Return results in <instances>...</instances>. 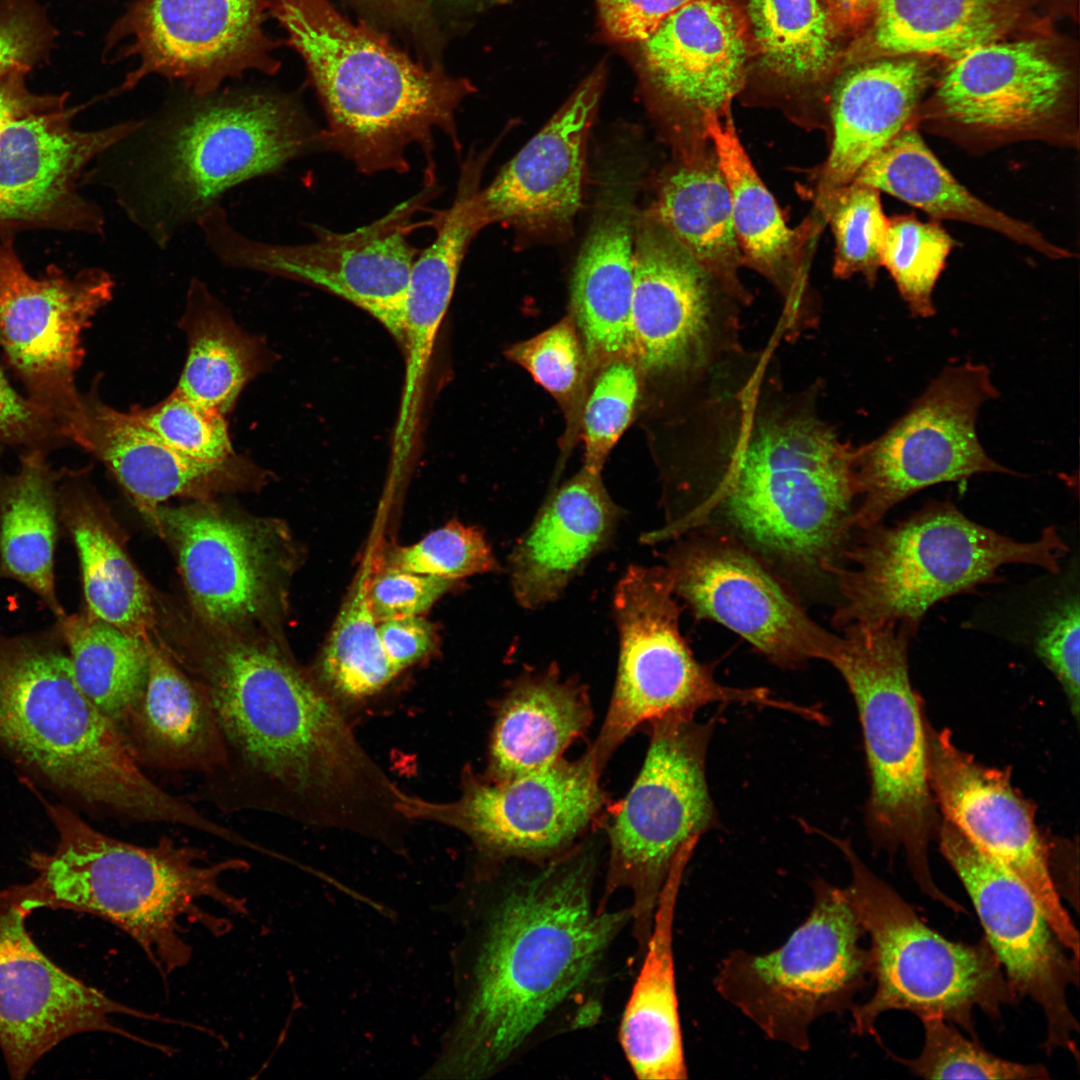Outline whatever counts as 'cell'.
I'll use <instances>...</instances> for the list:
<instances>
[{
    "label": "cell",
    "instance_id": "cell-33",
    "mask_svg": "<svg viewBox=\"0 0 1080 1080\" xmlns=\"http://www.w3.org/2000/svg\"><path fill=\"white\" fill-rule=\"evenodd\" d=\"M928 79L926 67L913 58L857 62L837 74L830 95L833 141L818 198L851 183L872 157L914 124Z\"/></svg>",
    "mask_w": 1080,
    "mask_h": 1080
},
{
    "label": "cell",
    "instance_id": "cell-51",
    "mask_svg": "<svg viewBox=\"0 0 1080 1080\" xmlns=\"http://www.w3.org/2000/svg\"><path fill=\"white\" fill-rule=\"evenodd\" d=\"M818 202L835 238L834 275L847 279L861 274L873 286L888 226L880 191L851 182L818 198Z\"/></svg>",
    "mask_w": 1080,
    "mask_h": 1080
},
{
    "label": "cell",
    "instance_id": "cell-60",
    "mask_svg": "<svg viewBox=\"0 0 1080 1080\" xmlns=\"http://www.w3.org/2000/svg\"><path fill=\"white\" fill-rule=\"evenodd\" d=\"M411 31L422 32L433 24L429 0H360Z\"/></svg>",
    "mask_w": 1080,
    "mask_h": 1080
},
{
    "label": "cell",
    "instance_id": "cell-52",
    "mask_svg": "<svg viewBox=\"0 0 1080 1080\" xmlns=\"http://www.w3.org/2000/svg\"><path fill=\"white\" fill-rule=\"evenodd\" d=\"M584 399L580 427L584 441V467L602 472L605 461L629 427L641 395L642 373L627 358L601 365Z\"/></svg>",
    "mask_w": 1080,
    "mask_h": 1080
},
{
    "label": "cell",
    "instance_id": "cell-1",
    "mask_svg": "<svg viewBox=\"0 0 1080 1080\" xmlns=\"http://www.w3.org/2000/svg\"><path fill=\"white\" fill-rule=\"evenodd\" d=\"M777 343L734 350L686 401L679 502L642 538L712 529L790 587L828 586L855 530L854 446L821 415L820 379L786 385Z\"/></svg>",
    "mask_w": 1080,
    "mask_h": 1080
},
{
    "label": "cell",
    "instance_id": "cell-20",
    "mask_svg": "<svg viewBox=\"0 0 1080 1080\" xmlns=\"http://www.w3.org/2000/svg\"><path fill=\"white\" fill-rule=\"evenodd\" d=\"M942 855L966 890L992 951L1018 998L1045 1018L1047 1054L1063 1050L1078 1062L1079 1025L1068 991L1079 984V959L1061 942L1029 889L941 818Z\"/></svg>",
    "mask_w": 1080,
    "mask_h": 1080
},
{
    "label": "cell",
    "instance_id": "cell-24",
    "mask_svg": "<svg viewBox=\"0 0 1080 1080\" xmlns=\"http://www.w3.org/2000/svg\"><path fill=\"white\" fill-rule=\"evenodd\" d=\"M636 45L643 83L681 135L680 149L708 138V115L731 112L752 66L749 35L736 0L691 1Z\"/></svg>",
    "mask_w": 1080,
    "mask_h": 1080
},
{
    "label": "cell",
    "instance_id": "cell-29",
    "mask_svg": "<svg viewBox=\"0 0 1080 1080\" xmlns=\"http://www.w3.org/2000/svg\"><path fill=\"white\" fill-rule=\"evenodd\" d=\"M67 441L101 461L158 527L159 504L173 497H207L259 481L262 471L237 453L222 462L187 457L128 412L103 402L97 385L84 394L61 425Z\"/></svg>",
    "mask_w": 1080,
    "mask_h": 1080
},
{
    "label": "cell",
    "instance_id": "cell-58",
    "mask_svg": "<svg viewBox=\"0 0 1080 1080\" xmlns=\"http://www.w3.org/2000/svg\"><path fill=\"white\" fill-rule=\"evenodd\" d=\"M694 0H596L604 33L611 40L638 43L670 14Z\"/></svg>",
    "mask_w": 1080,
    "mask_h": 1080
},
{
    "label": "cell",
    "instance_id": "cell-55",
    "mask_svg": "<svg viewBox=\"0 0 1080 1080\" xmlns=\"http://www.w3.org/2000/svg\"><path fill=\"white\" fill-rule=\"evenodd\" d=\"M1079 626L1078 597H1069L1048 613L1035 640L1036 653L1060 683L1075 720L1080 704Z\"/></svg>",
    "mask_w": 1080,
    "mask_h": 1080
},
{
    "label": "cell",
    "instance_id": "cell-45",
    "mask_svg": "<svg viewBox=\"0 0 1080 1080\" xmlns=\"http://www.w3.org/2000/svg\"><path fill=\"white\" fill-rule=\"evenodd\" d=\"M74 677L115 726L144 689L149 670V638L127 633L90 612L56 621Z\"/></svg>",
    "mask_w": 1080,
    "mask_h": 1080
},
{
    "label": "cell",
    "instance_id": "cell-46",
    "mask_svg": "<svg viewBox=\"0 0 1080 1080\" xmlns=\"http://www.w3.org/2000/svg\"><path fill=\"white\" fill-rule=\"evenodd\" d=\"M361 575L333 626L321 660V675L330 689L347 699L373 695L400 672L389 660L366 595Z\"/></svg>",
    "mask_w": 1080,
    "mask_h": 1080
},
{
    "label": "cell",
    "instance_id": "cell-12",
    "mask_svg": "<svg viewBox=\"0 0 1080 1080\" xmlns=\"http://www.w3.org/2000/svg\"><path fill=\"white\" fill-rule=\"evenodd\" d=\"M665 566L631 565L618 581L613 610L619 659L612 698L591 746L605 768L640 725L674 714H694L712 703L752 704L808 717L810 708L776 699L766 688L719 683L699 662L680 631L681 609Z\"/></svg>",
    "mask_w": 1080,
    "mask_h": 1080
},
{
    "label": "cell",
    "instance_id": "cell-54",
    "mask_svg": "<svg viewBox=\"0 0 1080 1080\" xmlns=\"http://www.w3.org/2000/svg\"><path fill=\"white\" fill-rule=\"evenodd\" d=\"M392 567L455 581L495 571L498 563L479 529L450 521L417 543L398 549Z\"/></svg>",
    "mask_w": 1080,
    "mask_h": 1080
},
{
    "label": "cell",
    "instance_id": "cell-8",
    "mask_svg": "<svg viewBox=\"0 0 1080 1080\" xmlns=\"http://www.w3.org/2000/svg\"><path fill=\"white\" fill-rule=\"evenodd\" d=\"M835 575L840 595L832 623L901 622L914 634L937 602L999 581L1008 564L1052 573L1069 548L1054 527L1020 542L967 518L947 501H932L906 518L859 530Z\"/></svg>",
    "mask_w": 1080,
    "mask_h": 1080
},
{
    "label": "cell",
    "instance_id": "cell-34",
    "mask_svg": "<svg viewBox=\"0 0 1080 1080\" xmlns=\"http://www.w3.org/2000/svg\"><path fill=\"white\" fill-rule=\"evenodd\" d=\"M637 215L624 195L600 205L582 245L570 287V317L592 374L606 362L632 358L631 308Z\"/></svg>",
    "mask_w": 1080,
    "mask_h": 1080
},
{
    "label": "cell",
    "instance_id": "cell-39",
    "mask_svg": "<svg viewBox=\"0 0 1080 1080\" xmlns=\"http://www.w3.org/2000/svg\"><path fill=\"white\" fill-rule=\"evenodd\" d=\"M102 512L82 472L62 469L59 522L79 557L87 611L127 633L148 638L154 623L149 590Z\"/></svg>",
    "mask_w": 1080,
    "mask_h": 1080
},
{
    "label": "cell",
    "instance_id": "cell-9",
    "mask_svg": "<svg viewBox=\"0 0 1080 1080\" xmlns=\"http://www.w3.org/2000/svg\"><path fill=\"white\" fill-rule=\"evenodd\" d=\"M910 627L901 622L842 629L826 662L852 694L870 777L866 823L873 842L903 852L920 891L947 908L955 900L935 883L929 847L941 818L927 772V722L908 669Z\"/></svg>",
    "mask_w": 1080,
    "mask_h": 1080
},
{
    "label": "cell",
    "instance_id": "cell-19",
    "mask_svg": "<svg viewBox=\"0 0 1080 1080\" xmlns=\"http://www.w3.org/2000/svg\"><path fill=\"white\" fill-rule=\"evenodd\" d=\"M604 768L592 747L580 758H563L502 781L466 777L461 795L431 802L402 791L399 811L465 834L484 856L540 857L566 847L604 803Z\"/></svg>",
    "mask_w": 1080,
    "mask_h": 1080
},
{
    "label": "cell",
    "instance_id": "cell-49",
    "mask_svg": "<svg viewBox=\"0 0 1080 1080\" xmlns=\"http://www.w3.org/2000/svg\"><path fill=\"white\" fill-rule=\"evenodd\" d=\"M924 1043L915 1058L900 1057L879 1045L913 1075L925 1079L1047 1080L1048 1069L1042 1064H1025L1001 1058L978 1040L967 1038L958 1027L939 1016L920 1018Z\"/></svg>",
    "mask_w": 1080,
    "mask_h": 1080
},
{
    "label": "cell",
    "instance_id": "cell-47",
    "mask_svg": "<svg viewBox=\"0 0 1080 1080\" xmlns=\"http://www.w3.org/2000/svg\"><path fill=\"white\" fill-rule=\"evenodd\" d=\"M53 34L34 0H8L0 6V134L19 118L66 107V94H36L26 84Z\"/></svg>",
    "mask_w": 1080,
    "mask_h": 1080
},
{
    "label": "cell",
    "instance_id": "cell-22",
    "mask_svg": "<svg viewBox=\"0 0 1080 1080\" xmlns=\"http://www.w3.org/2000/svg\"><path fill=\"white\" fill-rule=\"evenodd\" d=\"M927 772L941 818L1029 889L1058 938L1079 958V933L1055 886L1035 808L1012 786L1008 769L980 763L954 744L949 730L927 722Z\"/></svg>",
    "mask_w": 1080,
    "mask_h": 1080
},
{
    "label": "cell",
    "instance_id": "cell-57",
    "mask_svg": "<svg viewBox=\"0 0 1080 1080\" xmlns=\"http://www.w3.org/2000/svg\"><path fill=\"white\" fill-rule=\"evenodd\" d=\"M66 441L57 420L19 394L0 369V444L48 454Z\"/></svg>",
    "mask_w": 1080,
    "mask_h": 1080
},
{
    "label": "cell",
    "instance_id": "cell-15",
    "mask_svg": "<svg viewBox=\"0 0 1080 1080\" xmlns=\"http://www.w3.org/2000/svg\"><path fill=\"white\" fill-rule=\"evenodd\" d=\"M651 723L649 748L608 828L609 879L632 889V914L651 924L679 850L718 824L706 778L714 719L674 714Z\"/></svg>",
    "mask_w": 1080,
    "mask_h": 1080
},
{
    "label": "cell",
    "instance_id": "cell-35",
    "mask_svg": "<svg viewBox=\"0 0 1080 1080\" xmlns=\"http://www.w3.org/2000/svg\"><path fill=\"white\" fill-rule=\"evenodd\" d=\"M698 840L677 853L659 893L640 974L626 1005L620 1042L642 1080L686 1079L673 956L675 908L685 868Z\"/></svg>",
    "mask_w": 1080,
    "mask_h": 1080
},
{
    "label": "cell",
    "instance_id": "cell-59",
    "mask_svg": "<svg viewBox=\"0 0 1080 1080\" xmlns=\"http://www.w3.org/2000/svg\"><path fill=\"white\" fill-rule=\"evenodd\" d=\"M379 623L378 633L383 648L399 672L423 659L436 646L433 626L419 615Z\"/></svg>",
    "mask_w": 1080,
    "mask_h": 1080
},
{
    "label": "cell",
    "instance_id": "cell-43",
    "mask_svg": "<svg viewBox=\"0 0 1080 1080\" xmlns=\"http://www.w3.org/2000/svg\"><path fill=\"white\" fill-rule=\"evenodd\" d=\"M1011 16L1008 0H881L863 47L954 61L996 41Z\"/></svg>",
    "mask_w": 1080,
    "mask_h": 1080
},
{
    "label": "cell",
    "instance_id": "cell-5",
    "mask_svg": "<svg viewBox=\"0 0 1080 1080\" xmlns=\"http://www.w3.org/2000/svg\"><path fill=\"white\" fill-rule=\"evenodd\" d=\"M44 805L57 832L55 848L32 852L33 880L3 890L28 916L40 908L98 916L130 936L165 979L191 960L184 923L216 936L231 929L204 903L247 914L245 900L223 886L225 875L249 869L246 860L211 861L205 850L168 836L150 846L129 843L99 831L67 806Z\"/></svg>",
    "mask_w": 1080,
    "mask_h": 1080
},
{
    "label": "cell",
    "instance_id": "cell-41",
    "mask_svg": "<svg viewBox=\"0 0 1080 1080\" xmlns=\"http://www.w3.org/2000/svg\"><path fill=\"white\" fill-rule=\"evenodd\" d=\"M61 473L47 454L24 452L18 471L5 475L0 490V576L27 587L56 619L66 614L54 573Z\"/></svg>",
    "mask_w": 1080,
    "mask_h": 1080
},
{
    "label": "cell",
    "instance_id": "cell-3",
    "mask_svg": "<svg viewBox=\"0 0 1080 1080\" xmlns=\"http://www.w3.org/2000/svg\"><path fill=\"white\" fill-rule=\"evenodd\" d=\"M594 868L578 848L461 917L455 1013L425 1078L494 1074L591 978L632 915L594 908Z\"/></svg>",
    "mask_w": 1080,
    "mask_h": 1080
},
{
    "label": "cell",
    "instance_id": "cell-23",
    "mask_svg": "<svg viewBox=\"0 0 1080 1080\" xmlns=\"http://www.w3.org/2000/svg\"><path fill=\"white\" fill-rule=\"evenodd\" d=\"M25 914L0 892V1048L13 1079L67 1038L106 1032L162 1051L122 1029L113 1015L177 1022L119 1003L52 962L26 929Z\"/></svg>",
    "mask_w": 1080,
    "mask_h": 1080
},
{
    "label": "cell",
    "instance_id": "cell-13",
    "mask_svg": "<svg viewBox=\"0 0 1080 1080\" xmlns=\"http://www.w3.org/2000/svg\"><path fill=\"white\" fill-rule=\"evenodd\" d=\"M662 224L637 215L631 308L632 358L643 376L679 387L686 400L741 347V309Z\"/></svg>",
    "mask_w": 1080,
    "mask_h": 1080
},
{
    "label": "cell",
    "instance_id": "cell-25",
    "mask_svg": "<svg viewBox=\"0 0 1080 1080\" xmlns=\"http://www.w3.org/2000/svg\"><path fill=\"white\" fill-rule=\"evenodd\" d=\"M1068 83L1038 43L993 41L946 69L935 95L938 119L951 133L986 143L1071 140L1060 126Z\"/></svg>",
    "mask_w": 1080,
    "mask_h": 1080
},
{
    "label": "cell",
    "instance_id": "cell-38",
    "mask_svg": "<svg viewBox=\"0 0 1080 1080\" xmlns=\"http://www.w3.org/2000/svg\"><path fill=\"white\" fill-rule=\"evenodd\" d=\"M654 213L690 255L746 304L752 295L738 270L741 253L729 189L709 140L680 152L664 176Z\"/></svg>",
    "mask_w": 1080,
    "mask_h": 1080
},
{
    "label": "cell",
    "instance_id": "cell-21",
    "mask_svg": "<svg viewBox=\"0 0 1080 1080\" xmlns=\"http://www.w3.org/2000/svg\"><path fill=\"white\" fill-rule=\"evenodd\" d=\"M113 291V278L99 268L31 276L12 237L1 238L0 347L27 397L60 427L80 396L75 376L84 357L83 332Z\"/></svg>",
    "mask_w": 1080,
    "mask_h": 1080
},
{
    "label": "cell",
    "instance_id": "cell-37",
    "mask_svg": "<svg viewBox=\"0 0 1080 1080\" xmlns=\"http://www.w3.org/2000/svg\"><path fill=\"white\" fill-rule=\"evenodd\" d=\"M852 182L888 193L934 219L957 220L993 230L1052 259L1073 257L1029 223L972 194L942 165L915 124L907 126L872 157Z\"/></svg>",
    "mask_w": 1080,
    "mask_h": 1080
},
{
    "label": "cell",
    "instance_id": "cell-10",
    "mask_svg": "<svg viewBox=\"0 0 1080 1080\" xmlns=\"http://www.w3.org/2000/svg\"><path fill=\"white\" fill-rule=\"evenodd\" d=\"M847 861V899L868 936L871 996L849 1011L851 1032L880 1039L876 1023L899 1010L919 1019L939 1016L977 1040L974 1012L997 1021L1019 998L987 940L952 941L929 927L913 907L874 874L848 840L824 834Z\"/></svg>",
    "mask_w": 1080,
    "mask_h": 1080
},
{
    "label": "cell",
    "instance_id": "cell-6",
    "mask_svg": "<svg viewBox=\"0 0 1080 1080\" xmlns=\"http://www.w3.org/2000/svg\"><path fill=\"white\" fill-rule=\"evenodd\" d=\"M268 13L302 58L322 103L327 127L319 143L365 174L406 172L413 144L432 165L436 129L459 148L455 112L474 91L468 80L415 61L330 0H268Z\"/></svg>",
    "mask_w": 1080,
    "mask_h": 1080
},
{
    "label": "cell",
    "instance_id": "cell-18",
    "mask_svg": "<svg viewBox=\"0 0 1080 1080\" xmlns=\"http://www.w3.org/2000/svg\"><path fill=\"white\" fill-rule=\"evenodd\" d=\"M268 0H135L112 26L107 50L137 66L115 93L158 75L197 95L248 71L274 75L278 45L264 30Z\"/></svg>",
    "mask_w": 1080,
    "mask_h": 1080
},
{
    "label": "cell",
    "instance_id": "cell-17",
    "mask_svg": "<svg viewBox=\"0 0 1080 1080\" xmlns=\"http://www.w3.org/2000/svg\"><path fill=\"white\" fill-rule=\"evenodd\" d=\"M673 540L664 566L675 595L696 619L726 627L782 668L828 660L839 635L818 624L753 552L707 528Z\"/></svg>",
    "mask_w": 1080,
    "mask_h": 1080
},
{
    "label": "cell",
    "instance_id": "cell-30",
    "mask_svg": "<svg viewBox=\"0 0 1080 1080\" xmlns=\"http://www.w3.org/2000/svg\"><path fill=\"white\" fill-rule=\"evenodd\" d=\"M704 128L729 189L742 265L775 287L782 301L775 335L795 341L820 321L803 264L812 226L808 223L791 229L786 225L738 138L731 112L708 115Z\"/></svg>",
    "mask_w": 1080,
    "mask_h": 1080
},
{
    "label": "cell",
    "instance_id": "cell-4",
    "mask_svg": "<svg viewBox=\"0 0 1080 1080\" xmlns=\"http://www.w3.org/2000/svg\"><path fill=\"white\" fill-rule=\"evenodd\" d=\"M318 141L295 100L270 89L182 93L106 152L128 220L165 249L234 187L274 174Z\"/></svg>",
    "mask_w": 1080,
    "mask_h": 1080
},
{
    "label": "cell",
    "instance_id": "cell-32",
    "mask_svg": "<svg viewBox=\"0 0 1080 1080\" xmlns=\"http://www.w3.org/2000/svg\"><path fill=\"white\" fill-rule=\"evenodd\" d=\"M149 670L139 697L116 726L145 770L216 776L226 761L213 708L201 686L151 640Z\"/></svg>",
    "mask_w": 1080,
    "mask_h": 1080
},
{
    "label": "cell",
    "instance_id": "cell-61",
    "mask_svg": "<svg viewBox=\"0 0 1080 1080\" xmlns=\"http://www.w3.org/2000/svg\"><path fill=\"white\" fill-rule=\"evenodd\" d=\"M845 36L862 28L881 0H827Z\"/></svg>",
    "mask_w": 1080,
    "mask_h": 1080
},
{
    "label": "cell",
    "instance_id": "cell-14",
    "mask_svg": "<svg viewBox=\"0 0 1080 1080\" xmlns=\"http://www.w3.org/2000/svg\"><path fill=\"white\" fill-rule=\"evenodd\" d=\"M434 184L387 214L346 233L316 231L309 243L283 245L253 239L232 225L222 205L196 224L212 254L226 267L303 282L363 309L399 342L405 292L421 250L409 240L413 216L434 194Z\"/></svg>",
    "mask_w": 1080,
    "mask_h": 1080
},
{
    "label": "cell",
    "instance_id": "cell-28",
    "mask_svg": "<svg viewBox=\"0 0 1080 1080\" xmlns=\"http://www.w3.org/2000/svg\"><path fill=\"white\" fill-rule=\"evenodd\" d=\"M158 528L175 544L192 604L210 623L240 625L272 601L284 563L279 529L202 506L159 507Z\"/></svg>",
    "mask_w": 1080,
    "mask_h": 1080
},
{
    "label": "cell",
    "instance_id": "cell-40",
    "mask_svg": "<svg viewBox=\"0 0 1080 1080\" xmlns=\"http://www.w3.org/2000/svg\"><path fill=\"white\" fill-rule=\"evenodd\" d=\"M749 35L752 63L777 85L800 90L841 71L845 53L827 0H736Z\"/></svg>",
    "mask_w": 1080,
    "mask_h": 1080
},
{
    "label": "cell",
    "instance_id": "cell-56",
    "mask_svg": "<svg viewBox=\"0 0 1080 1080\" xmlns=\"http://www.w3.org/2000/svg\"><path fill=\"white\" fill-rule=\"evenodd\" d=\"M454 582L392 567L367 582V601L377 622L418 616L429 610Z\"/></svg>",
    "mask_w": 1080,
    "mask_h": 1080
},
{
    "label": "cell",
    "instance_id": "cell-44",
    "mask_svg": "<svg viewBox=\"0 0 1080 1080\" xmlns=\"http://www.w3.org/2000/svg\"><path fill=\"white\" fill-rule=\"evenodd\" d=\"M460 187L453 205L440 218L435 239L421 250L410 272L402 340L407 360L406 403L425 372L467 247L481 230L469 205L472 185L463 177Z\"/></svg>",
    "mask_w": 1080,
    "mask_h": 1080
},
{
    "label": "cell",
    "instance_id": "cell-48",
    "mask_svg": "<svg viewBox=\"0 0 1080 1080\" xmlns=\"http://www.w3.org/2000/svg\"><path fill=\"white\" fill-rule=\"evenodd\" d=\"M954 246V239L936 221L924 222L914 214L888 218L881 266L890 273L914 316L935 314L933 290Z\"/></svg>",
    "mask_w": 1080,
    "mask_h": 1080
},
{
    "label": "cell",
    "instance_id": "cell-36",
    "mask_svg": "<svg viewBox=\"0 0 1080 1080\" xmlns=\"http://www.w3.org/2000/svg\"><path fill=\"white\" fill-rule=\"evenodd\" d=\"M591 721L592 709L582 685L562 680L552 667L522 675L498 709L487 779L507 780L557 761Z\"/></svg>",
    "mask_w": 1080,
    "mask_h": 1080
},
{
    "label": "cell",
    "instance_id": "cell-2",
    "mask_svg": "<svg viewBox=\"0 0 1080 1080\" xmlns=\"http://www.w3.org/2000/svg\"><path fill=\"white\" fill-rule=\"evenodd\" d=\"M204 690L226 761L198 795L224 814L258 812L379 838L400 789L328 696L280 652L233 644L183 662Z\"/></svg>",
    "mask_w": 1080,
    "mask_h": 1080
},
{
    "label": "cell",
    "instance_id": "cell-53",
    "mask_svg": "<svg viewBox=\"0 0 1080 1080\" xmlns=\"http://www.w3.org/2000/svg\"><path fill=\"white\" fill-rule=\"evenodd\" d=\"M179 453L204 462H222L236 454L225 415L177 389L162 401L133 406L128 412Z\"/></svg>",
    "mask_w": 1080,
    "mask_h": 1080
},
{
    "label": "cell",
    "instance_id": "cell-42",
    "mask_svg": "<svg viewBox=\"0 0 1080 1080\" xmlns=\"http://www.w3.org/2000/svg\"><path fill=\"white\" fill-rule=\"evenodd\" d=\"M180 327L187 356L175 389L226 416L243 388L264 372L272 356L263 340L244 331L196 278L190 281Z\"/></svg>",
    "mask_w": 1080,
    "mask_h": 1080
},
{
    "label": "cell",
    "instance_id": "cell-62",
    "mask_svg": "<svg viewBox=\"0 0 1080 1080\" xmlns=\"http://www.w3.org/2000/svg\"><path fill=\"white\" fill-rule=\"evenodd\" d=\"M443 2L455 6L457 8H476L480 4H485L493 0H442Z\"/></svg>",
    "mask_w": 1080,
    "mask_h": 1080
},
{
    "label": "cell",
    "instance_id": "cell-31",
    "mask_svg": "<svg viewBox=\"0 0 1080 1080\" xmlns=\"http://www.w3.org/2000/svg\"><path fill=\"white\" fill-rule=\"evenodd\" d=\"M622 512L601 473L582 467L546 498L510 556L513 595L526 609L560 597L612 541Z\"/></svg>",
    "mask_w": 1080,
    "mask_h": 1080
},
{
    "label": "cell",
    "instance_id": "cell-27",
    "mask_svg": "<svg viewBox=\"0 0 1080 1080\" xmlns=\"http://www.w3.org/2000/svg\"><path fill=\"white\" fill-rule=\"evenodd\" d=\"M605 71L598 66L548 122L483 190L470 196L481 227L510 224L523 231H566L579 210L586 148Z\"/></svg>",
    "mask_w": 1080,
    "mask_h": 1080
},
{
    "label": "cell",
    "instance_id": "cell-7",
    "mask_svg": "<svg viewBox=\"0 0 1080 1080\" xmlns=\"http://www.w3.org/2000/svg\"><path fill=\"white\" fill-rule=\"evenodd\" d=\"M0 747L56 789L121 821L201 823L200 810L146 774L82 691L57 623L0 633Z\"/></svg>",
    "mask_w": 1080,
    "mask_h": 1080
},
{
    "label": "cell",
    "instance_id": "cell-16",
    "mask_svg": "<svg viewBox=\"0 0 1080 1080\" xmlns=\"http://www.w3.org/2000/svg\"><path fill=\"white\" fill-rule=\"evenodd\" d=\"M990 370L965 362L945 367L883 434L854 446L855 529L882 522L910 495L980 473L1015 474L994 461L977 434L984 403L998 397Z\"/></svg>",
    "mask_w": 1080,
    "mask_h": 1080
},
{
    "label": "cell",
    "instance_id": "cell-63",
    "mask_svg": "<svg viewBox=\"0 0 1080 1080\" xmlns=\"http://www.w3.org/2000/svg\"><path fill=\"white\" fill-rule=\"evenodd\" d=\"M4 477H5V474L2 473L1 466H0V490H1V486H2V483H3Z\"/></svg>",
    "mask_w": 1080,
    "mask_h": 1080
},
{
    "label": "cell",
    "instance_id": "cell-11",
    "mask_svg": "<svg viewBox=\"0 0 1080 1080\" xmlns=\"http://www.w3.org/2000/svg\"><path fill=\"white\" fill-rule=\"evenodd\" d=\"M805 920L778 948L764 954L734 949L713 978L717 994L770 1040L800 1052L811 1048V1027L856 1004L871 981L865 931L843 888L817 878Z\"/></svg>",
    "mask_w": 1080,
    "mask_h": 1080
},
{
    "label": "cell",
    "instance_id": "cell-50",
    "mask_svg": "<svg viewBox=\"0 0 1080 1080\" xmlns=\"http://www.w3.org/2000/svg\"><path fill=\"white\" fill-rule=\"evenodd\" d=\"M506 356L523 367L559 403L569 437L579 431L584 399L592 374L572 318L566 317L536 336L513 344Z\"/></svg>",
    "mask_w": 1080,
    "mask_h": 1080
},
{
    "label": "cell",
    "instance_id": "cell-26",
    "mask_svg": "<svg viewBox=\"0 0 1080 1080\" xmlns=\"http://www.w3.org/2000/svg\"><path fill=\"white\" fill-rule=\"evenodd\" d=\"M81 107L31 114L0 134V229L64 226L102 234L100 208L77 192L84 169L127 136L138 119L97 130H77Z\"/></svg>",
    "mask_w": 1080,
    "mask_h": 1080
}]
</instances>
